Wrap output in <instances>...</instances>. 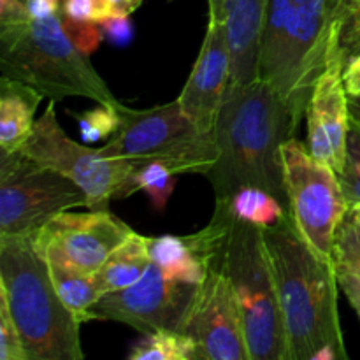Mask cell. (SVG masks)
Returning a JSON list of instances; mask_svg holds the SVG:
<instances>
[{"mask_svg":"<svg viewBox=\"0 0 360 360\" xmlns=\"http://www.w3.org/2000/svg\"><path fill=\"white\" fill-rule=\"evenodd\" d=\"M181 333L195 343L197 360H250L241 309L220 267L197 287Z\"/></svg>","mask_w":360,"mask_h":360,"instance_id":"12","label":"cell"},{"mask_svg":"<svg viewBox=\"0 0 360 360\" xmlns=\"http://www.w3.org/2000/svg\"><path fill=\"white\" fill-rule=\"evenodd\" d=\"M207 6H210V20L225 21V0H207Z\"/></svg>","mask_w":360,"mask_h":360,"instance_id":"35","label":"cell"},{"mask_svg":"<svg viewBox=\"0 0 360 360\" xmlns=\"http://www.w3.org/2000/svg\"><path fill=\"white\" fill-rule=\"evenodd\" d=\"M348 214H350V217L354 218V220L360 225V204H352L350 211H348Z\"/></svg>","mask_w":360,"mask_h":360,"instance_id":"37","label":"cell"},{"mask_svg":"<svg viewBox=\"0 0 360 360\" xmlns=\"http://www.w3.org/2000/svg\"><path fill=\"white\" fill-rule=\"evenodd\" d=\"M102 30H104L105 39L116 46H127L134 37V25L130 16L125 14H112L101 21Z\"/></svg>","mask_w":360,"mask_h":360,"instance_id":"29","label":"cell"},{"mask_svg":"<svg viewBox=\"0 0 360 360\" xmlns=\"http://www.w3.org/2000/svg\"><path fill=\"white\" fill-rule=\"evenodd\" d=\"M269 0H225V30L231 48V84L259 79L260 41Z\"/></svg>","mask_w":360,"mask_h":360,"instance_id":"16","label":"cell"},{"mask_svg":"<svg viewBox=\"0 0 360 360\" xmlns=\"http://www.w3.org/2000/svg\"><path fill=\"white\" fill-rule=\"evenodd\" d=\"M227 202L234 218L262 229L278 224L288 214V207L260 186H243Z\"/></svg>","mask_w":360,"mask_h":360,"instance_id":"20","label":"cell"},{"mask_svg":"<svg viewBox=\"0 0 360 360\" xmlns=\"http://www.w3.org/2000/svg\"><path fill=\"white\" fill-rule=\"evenodd\" d=\"M341 46H343L347 60L360 51V7L352 13V16L345 23L343 35H341Z\"/></svg>","mask_w":360,"mask_h":360,"instance_id":"31","label":"cell"},{"mask_svg":"<svg viewBox=\"0 0 360 360\" xmlns=\"http://www.w3.org/2000/svg\"><path fill=\"white\" fill-rule=\"evenodd\" d=\"M348 4H350L352 7H354V9H357V7L360 6V0H347Z\"/></svg>","mask_w":360,"mask_h":360,"instance_id":"38","label":"cell"},{"mask_svg":"<svg viewBox=\"0 0 360 360\" xmlns=\"http://www.w3.org/2000/svg\"><path fill=\"white\" fill-rule=\"evenodd\" d=\"M336 274H338V283H340V290L347 295L348 302L352 308L357 313L360 320V278L348 271L347 267L336 264Z\"/></svg>","mask_w":360,"mask_h":360,"instance_id":"30","label":"cell"},{"mask_svg":"<svg viewBox=\"0 0 360 360\" xmlns=\"http://www.w3.org/2000/svg\"><path fill=\"white\" fill-rule=\"evenodd\" d=\"M21 151L72 179L86 193L88 210H109L111 200L127 199L139 192L136 185L139 167L122 158L102 157L98 148L95 150L70 139L56 118L55 101L35 120L32 136Z\"/></svg>","mask_w":360,"mask_h":360,"instance_id":"8","label":"cell"},{"mask_svg":"<svg viewBox=\"0 0 360 360\" xmlns=\"http://www.w3.org/2000/svg\"><path fill=\"white\" fill-rule=\"evenodd\" d=\"M0 297L28 360H83V323L63 304L34 234L0 236Z\"/></svg>","mask_w":360,"mask_h":360,"instance_id":"5","label":"cell"},{"mask_svg":"<svg viewBox=\"0 0 360 360\" xmlns=\"http://www.w3.org/2000/svg\"><path fill=\"white\" fill-rule=\"evenodd\" d=\"M132 232L109 210H90V213H70L69 210L35 231L34 239L46 257L95 274Z\"/></svg>","mask_w":360,"mask_h":360,"instance_id":"13","label":"cell"},{"mask_svg":"<svg viewBox=\"0 0 360 360\" xmlns=\"http://www.w3.org/2000/svg\"><path fill=\"white\" fill-rule=\"evenodd\" d=\"M214 267L227 274L234 288L250 360H288L287 330L264 229L232 214L231 229Z\"/></svg>","mask_w":360,"mask_h":360,"instance_id":"6","label":"cell"},{"mask_svg":"<svg viewBox=\"0 0 360 360\" xmlns=\"http://www.w3.org/2000/svg\"><path fill=\"white\" fill-rule=\"evenodd\" d=\"M297 123L281 95L262 79L229 86L214 125L218 160L206 174L217 200L260 186L288 207L283 146Z\"/></svg>","mask_w":360,"mask_h":360,"instance_id":"1","label":"cell"},{"mask_svg":"<svg viewBox=\"0 0 360 360\" xmlns=\"http://www.w3.org/2000/svg\"><path fill=\"white\" fill-rule=\"evenodd\" d=\"M62 14L72 21H104L112 16L109 0H63Z\"/></svg>","mask_w":360,"mask_h":360,"instance_id":"28","label":"cell"},{"mask_svg":"<svg viewBox=\"0 0 360 360\" xmlns=\"http://www.w3.org/2000/svg\"><path fill=\"white\" fill-rule=\"evenodd\" d=\"M0 76L21 81L49 101L84 97L120 104L88 55L67 35L62 13L34 20L23 0L0 6Z\"/></svg>","mask_w":360,"mask_h":360,"instance_id":"4","label":"cell"},{"mask_svg":"<svg viewBox=\"0 0 360 360\" xmlns=\"http://www.w3.org/2000/svg\"><path fill=\"white\" fill-rule=\"evenodd\" d=\"M9 2H14V0H0V6H6V4Z\"/></svg>","mask_w":360,"mask_h":360,"instance_id":"39","label":"cell"},{"mask_svg":"<svg viewBox=\"0 0 360 360\" xmlns=\"http://www.w3.org/2000/svg\"><path fill=\"white\" fill-rule=\"evenodd\" d=\"M63 18V28H65L67 35L72 39L74 44L77 46L81 53L90 56L95 49L101 46L104 41L105 35L102 30V25L97 21H72L69 18Z\"/></svg>","mask_w":360,"mask_h":360,"instance_id":"27","label":"cell"},{"mask_svg":"<svg viewBox=\"0 0 360 360\" xmlns=\"http://www.w3.org/2000/svg\"><path fill=\"white\" fill-rule=\"evenodd\" d=\"M130 360H197L195 343L181 330H157L137 341Z\"/></svg>","mask_w":360,"mask_h":360,"instance_id":"21","label":"cell"},{"mask_svg":"<svg viewBox=\"0 0 360 360\" xmlns=\"http://www.w3.org/2000/svg\"><path fill=\"white\" fill-rule=\"evenodd\" d=\"M46 260H48L53 285H55L63 304L74 313V316L81 323L90 322L91 308L102 297L95 274L74 269L55 257H46Z\"/></svg>","mask_w":360,"mask_h":360,"instance_id":"19","label":"cell"},{"mask_svg":"<svg viewBox=\"0 0 360 360\" xmlns=\"http://www.w3.org/2000/svg\"><path fill=\"white\" fill-rule=\"evenodd\" d=\"M23 4L28 16L34 20H44L60 13L62 0H23Z\"/></svg>","mask_w":360,"mask_h":360,"instance_id":"33","label":"cell"},{"mask_svg":"<svg viewBox=\"0 0 360 360\" xmlns=\"http://www.w3.org/2000/svg\"><path fill=\"white\" fill-rule=\"evenodd\" d=\"M287 330L288 360H347L336 262L320 257L290 214L264 229Z\"/></svg>","mask_w":360,"mask_h":360,"instance_id":"2","label":"cell"},{"mask_svg":"<svg viewBox=\"0 0 360 360\" xmlns=\"http://www.w3.org/2000/svg\"><path fill=\"white\" fill-rule=\"evenodd\" d=\"M42 95L11 77L0 76V151L13 153L23 148L35 125V111Z\"/></svg>","mask_w":360,"mask_h":360,"instance_id":"17","label":"cell"},{"mask_svg":"<svg viewBox=\"0 0 360 360\" xmlns=\"http://www.w3.org/2000/svg\"><path fill=\"white\" fill-rule=\"evenodd\" d=\"M231 48L225 25L210 20L202 46L178 97L181 111L204 134H213L231 84Z\"/></svg>","mask_w":360,"mask_h":360,"instance_id":"15","label":"cell"},{"mask_svg":"<svg viewBox=\"0 0 360 360\" xmlns=\"http://www.w3.org/2000/svg\"><path fill=\"white\" fill-rule=\"evenodd\" d=\"M348 202L360 204V123L350 120L347 139V155L341 171L338 172Z\"/></svg>","mask_w":360,"mask_h":360,"instance_id":"24","label":"cell"},{"mask_svg":"<svg viewBox=\"0 0 360 360\" xmlns=\"http://www.w3.org/2000/svg\"><path fill=\"white\" fill-rule=\"evenodd\" d=\"M347 56L338 51L327 63L326 70L313 84L311 97L306 108L308 122V150L316 160L341 171L347 155L350 130V97L343 83Z\"/></svg>","mask_w":360,"mask_h":360,"instance_id":"14","label":"cell"},{"mask_svg":"<svg viewBox=\"0 0 360 360\" xmlns=\"http://www.w3.org/2000/svg\"><path fill=\"white\" fill-rule=\"evenodd\" d=\"M359 7H360V6H359Z\"/></svg>","mask_w":360,"mask_h":360,"instance_id":"40","label":"cell"},{"mask_svg":"<svg viewBox=\"0 0 360 360\" xmlns=\"http://www.w3.org/2000/svg\"><path fill=\"white\" fill-rule=\"evenodd\" d=\"M120 127L104 146L102 157L122 158L141 167L162 162L176 174H204L218 160L213 134H204L181 111L178 98L148 109L118 105Z\"/></svg>","mask_w":360,"mask_h":360,"instance_id":"7","label":"cell"},{"mask_svg":"<svg viewBox=\"0 0 360 360\" xmlns=\"http://www.w3.org/2000/svg\"><path fill=\"white\" fill-rule=\"evenodd\" d=\"M0 360H28L20 330L11 316L7 302L0 297Z\"/></svg>","mask_w":360,"mask_h":360,"instance_id":"26","label":"cell"},{"mask_svg":"<svg viewBox=\"0 0 360 360\" xmlns=\"http://www.w3.org/2000/svg\"><path fill=\"white\" fill-rule=\"evenodd\" d=\"M150 264L148 238L132 232L95 273L101 294L118 292L136 285L144 276Z\"/></svg>","mask_w":360,"mask_h":360,"instance_id":"18","label":"cell"},{"mask_svg":"<svg viewBox=\"0 0 360 360\" xmlns=\"http://www.w3.org/2000/svg\"><path fill=\"white\" fill-rule=\"evenodd\" d=\"M120 104H122V102H120ZM118 105L98 104V108L90 109V111L72 112V116L77 122V127H79L81 137H83L86 143L111 139L112 134H115L120 127Z\"/></svg>","mask_w":360,"mask_h":360,"instance_id":"23","label":"cell"},{"mask_svg":"<svg viewBox=\"0 0 360 360\" xmlns=\"http://www.w3.org/2000/svg\"><path fill=\"white\" fill-rule=\"evenodd\" d=\"M288 214L320 257L334 260V238L350 211L338 172L316 160L308 146L292 137L283 146Z\"/></svg>","mask_w":360,"mask_h":360,"instance_id":"9","label":"cell"},{"mask_svg":"<svg viewBox=\"0 0 360 360\" xmlns=\"http://www.w3.org/2000/svg\"><path fill=\"white\" fill-rule=\"evenodd\" d=\"M178 176L179 174H176L171 167L162 162H150L137 169L136 185L137 190L146 193L153 210L162 213L174 192Z\"/></svg>","mask_w":360,"mask_h":360,"instance_id":"22","label":"cell"},{"mask_svg":"<svg viewBox=\"0 0 360 360\" xmlns=\"http://www.w3.org/2000/svg\"><path fill=\"white\" fill-rule=\"evenodd\" d=\"M112 7V13L115 14H125V16H130L137 7L143 4V0H109Z\"/></svg>","mask_w":360,"mask_h":360,"instance_id":"34","label":"cell"},{"mask_svg":"<svg viewBox=\"0 0 360 360\" xmlns=\"http://www.w3.org/2000/svg\"><path fill=\"white\" fill-rule=\"evenodd\" d=\"M354 11L347 0L267 2L259 79L281 95L297 125L306 115L313 84L333 55L343 51L341 35Z\"/></svg>","mask_w":360,"mask_h":360,"instance_id":"3","label":"cell"},{"mask_svg":"<svg viewBox=\"0 0 360 360\" xmlns=\"http://www.w3.org/2000/svg\"><path fill=\"white\" fill-rule=\"evenodd\" d=\"M343 83L348 97H360V51L352 55L345 63Z\"/></svg>","mask_w":360,"mask_h":360,"instance_id":"32","label":"cell"},{"mask_svg":"<svg viewBox=\"0 0 360 360\" xmlns=\"http://www.w3.org/2000/svg\"><path fill=\"white\" fill-rule=\"evenodd\" d=\"M88 206L86 193L67 176L18 150L0 151V236L34 234L56 214Z\"/></svg>","mask_w":360,"mask_h":360,"instance_id":"10","label":"cell"},{"mask_svg":"<svg viewBox=\"0 0 360 360\" xmlns=\"http://www.w3.org/2000/svg\"><path fill=\"white\" fill-rule=\"evenodd\" d=\"M350 116L360 123V97H350Z\"/></svg>","mask_w":360,"mask_h":360,"instance_id":"36","label":"cell"},{"mask_svg":"<svg viewBox=\"0 0 360 360\" xmlns=\"http://www.w3.org/2000/svg\"><path fill=\"white\" fill-rule=\"evenodd\" d=\"M197 287L169 280L151 262L136 285L102 295L91 308L90 319L125 323L143 336L157 330H181Z\"/></svg>","mask_w":360,"mask_h":360,"instance_id":"11","label":"cell"},{"mask_svg":"<svg viewBox=\"0 0 360 360\" xmlns=\"http://www.w3.org/2000/svg\"><path fill=\"white\" fill-rule=\"evenodd\" d=\"M334 262L360 278V225L350 214L345 217L334 238Z\"/></svg>","mask_w":360,"mask_h":360,"instance_id":"25","label":"cell"}]
</instances>
